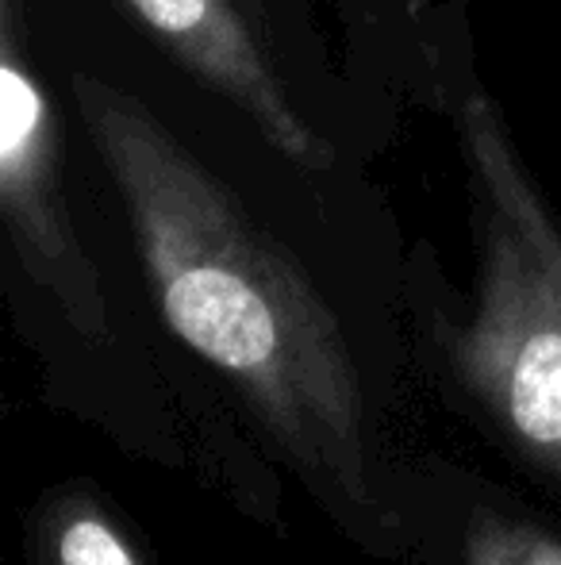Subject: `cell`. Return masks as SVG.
<instances>
[{
    "label": "cell",
    "mask_w": 561,
    "mask_h": 565,
    "mask_svg": "<svg viewBox=\"0 0 561 565\" xmlns=\"http://www.w3.org/2000/svg\"><path fill=\"white\" fill-rule=\"evenodd\" d=\"M74 100L128 209L170 331L247 401L331 504L369 515L366 401L315 285L136 97L74 74Z\"/></svg>",
    "instance_id": "cell-1"
},
{
    "label": "cell",
    "mask_w": 561,
    "mask_h": 565,
    "mask_svg": "<svg viewBox=\"0 0 561 565\" xmlns=\"http://www.w3.org/2000/svg\"><path fill=\"white\" fill-rule=\"evenodd\" d=\"M454 131L477 216V297L454 342L457 373L508 443L561 481V292L535 235V193L488 93L457 97Z\"/></svg>",
    "instance_id": "cell-2"
},
{
    "label": "cell",
    "mask_w": 561,
    "mask_h": 565,
    "mask_svg": "<svg viewBox=\"0 0 561 565\" xmlns=\"http://www.w3.org/2000/svg\"><path fill=\"white\" fill-rule=\"evenodd\" d=\"M0 212L31 281L58 300L69 328L105 339V289L69 216L58 127L23 51L20 0H0Z\"/></svg>",
    "instance_id": "cell-3"
},
{
    "label": "cell",
    "mask_w": 561,
    "mask_h": 565,
    "mask_svg": "<svg viewBox=\"0 0 561 565\" xmlns=\"http://www.w3.org/2000/svg\"><path fill=\"white\" fill-rule=\"evenodd\" d=\"M188 70L224 97L278 154L304 170H327L331 147L292 105L281 70L235 0H120Z\"/></svg>",
    "instance_id": "cell-4"
},
{
    "label": "cell",
    "mask_w": 561,
    "mask_h": 565,
    "mask_svg": "<svg viewBox=\"0 0 561 565\" xmlns=\"http://www.w3.org/2000/svg\"><path fill=\"white\" fill-rule=\"evenodd\" d=\"M28 565H142L123 523L89 492H54L35 512Z\"/></svg>",
    "instance_id": "cell-5"
},
{
    "label": "cell",
    "mask_w": 561,
    "mask_h": 565,
    "mask_svg": "<svg viewBox=\"0 0 561 565\" xmlns=\"http://www.w3.org/2000/svg\"><path fill=\"white\" fill-rule=\"evenodd\" d=\"M465 565H561V539L511 515H477Z\"/></svg>",
    "instance_id": "cell-6"
},
{
    "label": "cell",
    "mask_w": 561,
    "mask_h": 565,
    "mask_svg": "<svg viewBox=\"0 0 561 565\" xmlns=\"http://www.w3.org/2000/svg\"><path fill=\"white\" fill-rule=\"evenodd\" d=\"M535 235H539V246H542V254H547V266H550V274H554V285L561 292V224H558L554 209H550V201L542 196V189L535 193Z\"/></svg>",
    "instance_id": "cell-7"
}]
</instances>
